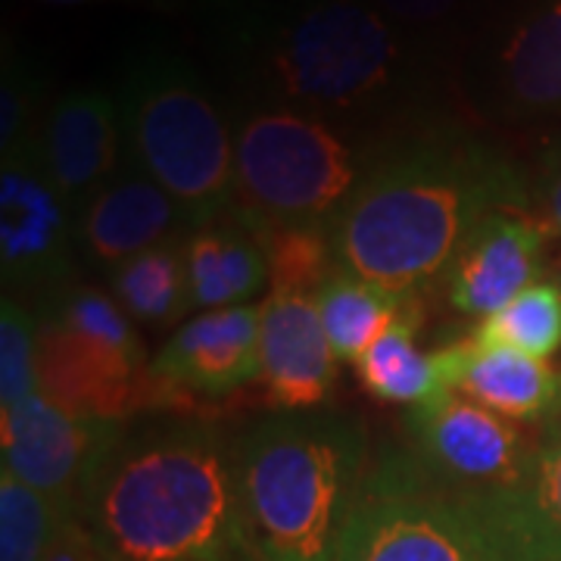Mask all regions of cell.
Masks as SVG:
<instances>
[{
	"label": "cell",
	"instance_id": "29",
	"mask_svg": "<svg viewBox=\"0 0 561 561\" xmlns=\"http://www.w3.org/2000/svg\"><path fill=\"white\" fill-rule=\"evenodd\" d=\"M390 20L409 35H424L437 28H453L468 16H481L496 0H375Z\"/></svg>",
	"mask_w": 561,
	"mask_h": 561
},
{
	"label": "cell",
	"instance_id": "7",
	"mask_svg": "<svg viewBox=\"0 0 561 561\" xmlns=\"http://www.w3.org/2000/svg\"><path fill=\"white\" fill-rule=\"evenodd\" d=\"M41 319L38 393L88 419L128 424L140 412H187L194 402L153 378L135 321L113 294L72 284Z\"/></svg>",
	"mask_w": 561,
	"mask_h": 561
},
{
	"label": "cell",
	"instance_id": "22",
	"mask_svg": "<svg viewBox=\"0 0 561 561\" xmlns=\"http://www.w3.org/2000/svg\"><path fill=\"white\" fill-rule=\"evenodd\" d=\"M321 328L334 350V359L356 365L365 350L381 337L383 331L419 309V297L390 294L371 280L359 278L356 272L337 265L316 294Z\"/></svg>",
	"mask_w": 561,
	"mask_h": 561
},
{
	"label": "cell",
	"instance_id": "4",
	"mask_svg": "<svg viewBox=\"0 0 561 561\" xmlns=\"http://www.w3.org/2000/svg\"><path fill=\"white\" fill-rule=\"evenodd\" d=\"M250 561H334L368 478V437L334 412H278L231 446Z\"/></svg>",
	"mask_w": 561,
	"mask_h": 561
},
{
	"label": "cell",
	"instance_id": "20",
	"mask_svg": "<svg viewBox=\"0 0 561 561\" xmlns=\"http://www.w3.org/2000/svg\"><path fill=\"white\" fill-rule=\"evenodd\" d=\"M184 262L191 300L203 312L247 306L268 287V260L260 238L231 213L187 231Z\"/></svg>",
	"mask_w": 561,
	"mask_h": 561
},
{
	"label": "cell",
	"instance_id": "25",
	"mask_svg": "<svg viewBox=\"0 0 561 561\" xmlns=\"http://www.w3.org/2000/svg\"><path fill=\"white\" fill-rule=\"evenodd\" d=\"M72 515L16 474L0 471V561H44Z\"/></svg>",
	"mask_w": 561,
	"mask_h": 561
},
{
	"label": "cell",
	"instance_id": "21",
	"mask_svg": "<svg viewBox=\"0 0 561 561\" xmlns=\"http://www.w3.org/2000/svg\"><path fill=\"white\" fill-rule=\"evenodd\" d=\"M421 331V306L409 316L393 321L378 341L365 350V356L356 362L359 383L368 390V397L415 409L424 402L437 400L449 393V375L443 346L427 353L419 346Z\"/></svg>",
	"mask_w": 561,
	"mask_h": 561
},
{
	"label": "cell",
	"instance_id": "35",
	"mask_svg": "<svg viewBox=\"0 0 561 561\" xmlns=\"http://www.w3.org/2000/svg\"><path fill=\"white\" fill-rule=\"evenodd\" d=\"M101 561H103V559H101Z\"/></svg>",
	"mask_w": 561,
	"mask_h": 561
},
{
	"label": "cell",
	"instance_id": "3",
	"mask_svg": "<svg viewBox=\"0 0 561 561\" xmlns=\"http://www.w3.org/2000/svg\"><path fill=\"white\" fill-rule=\"evenodd\" d=\"M221 28L253 103L346 131L409 110L424 81L419 38L375 0H278Z\"/></svg>",
	"mask_w": 561,
	"mask_h": 561
},
{
	"label": "cell",
	"instance_id": "31",
	"mask_svg": "<svg viewBox=\"0 0 561 561\" xmlns=\"http://www.w3.org/2000/svg\"><path fill=\"white\" fill-rule=\"evenodd\" d=\"M44 561H101V552H98V546H94L79 515H72L62 524L57 540H54V549L47 552Z\"/></svg>",
	"mask_w": 561,
	"mask_h": 561
},
{
	"label": "cell",
	"instance_id": "16",
	"mask_svg": "<svg viewBox=\"0 0 561 561\" xmlns=\"http://www.w3.org/2000/svg\"><path fill=\"white\" fill-rule=\"evenodd\" d=\"M122 153L119 103L106 91H69L47 110L38 135V160L76 216L119 172Z\"/></svg>",
	"mask_w": 561,
	"mask_h": 561
},
{
	"label": "cell",
	"instance_id": "23",
	"mask_svg": "<svg viewBox=\"0 0 561 561\" xmlns=\"http://www.w3.org/2000/svg\"><path fill=\"white\" fill-rule=\"evenodd\" d=\"M110 290L122 312L138 324H179L194 309L184 241H165L119 262L110 272Z\"/></svg>",
	"mask_w": 561,
	"mask_h": 561
},
{
	"label": "cell",
	"instance_id": "14",
	"mask_svg": "<svg viewBox=\"0 0 561 561\" xmlns=\"http://www.w3.org/2000/svg\"><path fill=\"white\" fill-rule=\"evenodd\" d=\"M262 306L213 309L181 321L150 359L153 378L184 400L228 397L260 378Z\"/></svg>",
	"mask_w": 561,
	"mask_h": 561
},
{
	"label": "cell",
	"instance_id": "17",
	"mask_svg": "<svg viewBox=\"0 0 561 561\" xmlns=\"http://www.w3.org/2000/svg\"><path fill=\"white\" fill-rule=\"evenodd\" d=\"M179 228H187V221L175 201L125 160L119 172L79 209L76 241L91 265L113 272L119 262L150 247L175 241Z\"/></svg>",
	"mask_w": 561,
	"mask_h": 561
},
{
	"label": "cell",
	"instance_id": "28",
	"mask_svg": "<svg viewBox=\"0 0 561 561\" xmlns=\"http://www.w3.org/2000/svg\"><path fill=\"white\" fill-rule=\"evenodd\" d=\"M268 260V290L290 287L319 294L324 278L337 268L328 231L319 228H272L256 234Z\"/></svg>",
	"mask_w": 561,
	"mask_h": 561
},
{
	"label": "cell",
	"instance_id": "13",
	"mask_svg": "<svg viewBox=\"0 0 561 561\" xmlns=\"http://www.w3.org/2000/svg\"><path fill=\"white\" fill-rule=\"evenodd\" d=\"M542 250L546 228L534 209H502L486 216L443 272L446 302L471 319L500 312L537 284Z\"/></svg>",
	"mask_w": 561,
	"mask_h": 561
},
{
	"label": "cell",
	"instance_id": "30",
	"mask_svg": "<svg viewBox=\"0 0 561 561\" xmlns=\"http://www.w3.org/2000/svg\"><path fill=\"white\" fill-rule=\"evenodd\" d=\"M530 201H534V216L542 221V228L561 234V138L546 144L542 150Z\"/></svg>",
	"mask_w": 561,
	"mask_h": 561
},
{
	"label": "cell",
	"instance_id": "9",
	"mask_svg": "<svg viewBox=\"0 0 561 561\" xmlns=\"http://www.w3.org/2000/svg\"><path fill=\"white\" fill-rule=\"evenodd\" d=\"M405 431L421 471L468 512L522 490L540 449L518 421L456 390L409 409Z\"/></svg>",
	"mask_w": 561,
	"mask_h": 561
},
{
	"label": "cell",
	"instance_id": "10",
	"mask_svg": "<svg viewBox=\"0 0 561 561\" xmlns=\"http://www.w3.org/2000/svg\"><path fill=\"white\" fill-rule=\"evenodd\" d=\"M76 213L50 184L38 160V144L0 169V272L7 297L50 302L76 280Z\"/></svg>",
	"mask_w": 561,
	"mask_h": 561
},
{
	"label": "cell",
	"instance_id": "24",
	"mask_svg": "<svg viewBox=\"0 0 561 561\" xmlns=\"http://www.w3.org/2000/svg\"><path fill=\"white\" fill-rule=\"evenodd\" d=\"M471 341L549 362L561 350V287H527L508 306H502L500 312L478 321Z\"/></svg>",
	"mask_w": 561,
	"mask_h": 561
},
{
	"label": "cell",
	"instance_id": "27",
	"mask_svg": "<svg viewBox=\"0 0 561 561\" xmlns=\"http://www.w3.org/2000/svg\"><path fill=\"white\" fill-rule=\"evenodd\" d=\"M41 319L28 302L7 297L0 306V409L38 393Z\"/></svg>",
	"mask_w": 561,
	"mask_h": 561
},
{
	"label": "cell",
	"instance_id": "6",
	"mask_svg": "<svg viewBox=\"0 0 561 561\" xmlns=\"http://www.w3.org/2000/svg\"><path fill=\"white\" fill-rule=\"evenodd\" d=\"M353 131L290 106L253 103L234 128L231 216L253 231L319 228L359 187L378 144H353Z\"/></svg>",
	"mask_w": 561,
	"mask_h": 561
},
{
	"label": "cell",
	"instance_id": "19",
	"mask_svg": "<svg viewBox=\"0 0 561 561\" xmlns=\"http://www.w3.org/2000/svg\"><path fill=\"white\" fill-rule=\"evenodd\" d=\"M471 515L508 561H561V421L546 427L522 490L471 508Z\"/></svg>",
	"mask_w": 561,
	"mask_h": 561
},
{
	"label": "cell",
	"instance_id": "15",
	"mask_svg": "<svg viewBox=\"0 0 561 561\" xmlns=\"http://www.w3.org/2000/svg\"><path fill=\"white\" fill-rule=\"evenodd\" d=\"M260 381L278 412H312L337 381V359L321 328L316 294L272 287L262 300Z\"/></svg>",
	"mask_w": 561,
	"mask_h": 561
},
{
	"label": "cell",
	"instance_id": "34",
	"mask_svg": "<svg viewBox=\"0 0 561 561\" xmlns=\"http://www.w3.org/2000/svg\"><path fill=\"white\" fill-rule=\"evenodd\" d=\"M559 287H561V260H559Z\"/></svg>",
	"mask_w": 561,
	"mask_h": 561
},
{
	"label": "cell",
	"instance_id": "18",
	"mask_svg": "<svg viewBox=\"0 0 561 561\" xmlns=\"http://www.w3.org/2000/svg\"><path fill=\"white\" fill-rule=\"evenodd\" d=\"M443 359L449 387L502 419L527 424L561 415V371L546 359L483 346L471 337L446 343Z\"/></svg>",
	"mask_w": 561,
	"mask_h": 561
},
{
	"label": "cell",
	"instance_id": "33",
	"mask_svg": "<svg viewBox=\"0 0 561 561\" xmlns=\"http://www.w3.org/2000/svg\"><path fill=\"white\" fill-rule=\"evenodd\" d=\"M38 3H50V7H81V3H110V0H38Z\"/></svg>",
	"mask_w": 561,
	"mask_h": 561
},
{
	"label": "cell",
	"instance_id": "11",
	"mask_svg": "<svg viewBox=\"0 0 561 561\" xmlns=\"http://www.w3.org/2000/svg\"><path fill=\"white\" fill-rule=\"evenodd\" d=\"M122 431L125 424L88 419L35 393L13 409H0L3 471L79 515L81 486Z\"/></svg>",
	"mask_w": 561,
	"mask_h": 561
},
{
	"label": "cell",
	"instance_id": "1",
	"mask_svg": "<svg viewBox=\"0 0 561 561\" xmlns=\"http://www.w3.org/2000/svg\"><path fill=\"white\" fill-rule=\"evenodd\" d=\"M534 209L522 165L456 122L383 138L359 187L328 225L334 260L400 297L443 278L486 216Z\"/></svg>",
	"mask_w": 561,
	"mask_h": 561
},
{
	"label": "cell",
	"instance_id": "8",
	"mask_svg": "<svg viewBox=\"0 0 561 561\" xmlns=\"http://www.w3.org/2000/svg\"><path fill=\"white\" fill-rule=\"evenodd\" d=\"M334 561H508L496 540L419 468L412 453H383Z\"/></svg>",
	"mask_w": 561,
	"mask_h": 561
},
{
	"label": "cell",
	"instance_id": "5",
	"mask_svg": "<svg viewBox=\"0 0 561 561\" xmlns=\"http://www.w3.org/2000/svg\"><path fill=\"white\" fill-rule=\"evenodd\" d=\"M125 160L175 201L187 228L234 206V135L201 76L172 54H144L119 94Z\"/></svg>",
	"mask_w": 561,
	"mask_h": 561
},
{
	"label": "cell",
	"instance_id": "2",
	"mask_svg": "<svg viewBox=\"0 0 561 561\" xmlns=\"http://www.w3.org/2000/svg\"><path fill=\"white\" fill-rule=\"evenodd\" d=\"M103 561H250L231 449L213 424H125L81 486Z\"/></svg>",
	"mask_w": 561,
	"mask_h": 561
},
{
	"label": "cell",
	"instance_id": "26",
	"mask_svg": "<svg viewBox=\"0 0 561 561\" xmlns=\"http://www.w3.org/2000/svg\"><path fill=\"white\" fill-rule=\"evenodd\" d=\"M44 110V79L38 66L22 57L10 41H3V81H0V153L13 157L25 147H35Z\"/></svg>",
	"mask_w": 561,
	"mask_h": 561
},
{
	"label": "cell",
	"instance_id": "32",
	"mask_svg": "<svg viewBox=\"0 0 561 561\" xmlns=\"http://www.w3.org/2000/svg\"><path fill=\"white\" fill-rule=\"evenodd\" d=\"M194 7L206 10L209 16H216L219 25H228V22H238L250 13H260L265 7L278 3V0H191Z\"/></svg>",
	"mask_w": 561,
	"mask_h": 561
},
{
	"label": "cell",
	"instance_id": "12",
	"mask_svg": "<svg viewBox=\"0 0 561 561\" xmlns=\"http://www.w3.org/2000/svg\"><path fill=\"white\" fill-rule=\"evenodd\" d=\"M483 106L505 119L561 116V0L518 7L483 60Z\"/></svg>",
	"mask_w": 561,
	"mask_h": 561
}]
</instances>
